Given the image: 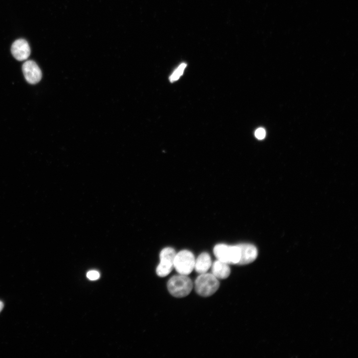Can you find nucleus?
<instances>
[{
	"label": "nucleus",
	"mask_w": 358,
	"mask_h": 358,
	"mask_svg": "<svg viewBox=\"0 0 358 358\" xmlns=\"http://www.w3.org/2000/svg\"><path fill=\"white\" fill-rule=\"evenodd\" d=\"M195 258L189 251L181 250L176 255L174 262V268L179 274L188 275L194 269Z\"/></svg>",
	"instance_id": "obj_4"
},
{
	"label": "nucleus",
	"mask_w": 358,
	"mask_h": 358,
	"mask_svg": "<svg viewBox=\"0 0 358 358\" xmlns=\"http://www.w3.org/2000/svg\"><path fill=\"white\" fill-rule=\"evenodd\" d=\"M167 287L172 295L181 298L190 293L193 288V283L187 275L179 274L173 276L169 280Z\"/></svg>",
	"instance_id": "obj_1"
},
{
	"label": "nucleus",
	"mask_w": 358,
	"mask_h": 358,
	"mask_svg": "<svg viewBox=\"0 0 358 358\" xmlns=\"http://www.w3.org/2000/svg\"><path fill=\"white\" fill-rule=\"evenodd\" d=\"M213 253L218 260L228 265L238 264L240 258V249L237 245L217 244L213 248Z\"/></svg>",
	"instance_id": "obj_3"
},
{
	"label": "nucleus",
	"mask_w": 358,
	"mask_h": 358,
	"mask_svg": "<svg viewBox=\"0 0 358 358\" xmlns=\"http://www.w3.org/2000/svg\"><path fill=\"white\" fill-rule=\"evenodd\" d=\"M219 282L212 273L200 274L194 282V289L196 293L203 297L213 294L219 288Z\"/></svg>",
	"instance_id": "obj_2"
},
{
	"label": "nucleus",
	"mask_w": 358,
	"mask_h": 358,
	"mask_svg": "<svg viewBox=\"0 0 358 358\" xmlns=\"http://www.w3.org/2000/svg\"><path fill=\"white\" fill-rule=\"evenodd\" d=\"M211 264L210 255L206 252H203L195 260L194 269L199 274L206 273L210 268Z\"/></svg>",
	"instance_id": "obj_9"
},
{
	"label": "nucleus",
	"mask_w": 358,
	"mask_h": 358,
	"mask_svg": "<svg viewBox=\"0 0 358 358\" xmlns=\"http://www.w3.org/2000/svg\"><path fill=\"white\" fill-rule=\"evenodd\" d=\"M3 307V303L2 301H0V312L2 310Z\"/></svg>",
	"instance_id": "obj_14"
},
{
	"label": "nucleus",
	"mask_w": 358,
	"mask_h": 358,
	"mask_svg": "<svg viewBox=\"0 0 358 358\" xmlns=\"http://www.w3.org/2000/svg\"><path fill=\"white\" fill-rule=\"evenodd\" d=\"M256 137L260 140L263 139L266 136V131L263 128H258L255 132Z\"/></svg>",
	"instance_id": "obj_13"
},
{
	"label": "nucleus",
	"mask_w": 358,
	"mask_h": 358,
	"mask_svg": "<svg viewBox=\"0 0 358 358\" xmlns=\"http://www.w3.org/2000/svg\"><path fill=\"white\" fill-rule=\"evenodd\" d=\"M176 255V251L171 247L165 248L161 251L160 254V262L156 268L158 275L165 277L172 271Z\"/></svg>",
	"instance_id": "obj_5"
},
{
	"label": "nucleus",
	"mask_w": 358,
	"mask_h": 358,
	"mask_svg": "<svg viewBox=\"0 0 358 358\" xmlns=\"http://www.w3.org/2000/svg\"><path fill=\"white\" fill-rule=\"evenodd\" d=\"M22 72L26 80L29 84L38 83L42 77V73L37 64L33 61L25 62L22 67Z\"/></svg>",
	"instance_id": "obj_6"
},
{
	"label": "nucleus",
	"mask_w": 358,
	"mask_h": 358,
	"mask_svg": "<svg viewBox=\"0 0 358 358\" xmlns=\"http://www.w3.org/2000/svg\"><path fill=\"white\" fill-rule=\"evenodd\" d=\"M186 65L185 63L181 64L170 76L169 79L171 82L177 81L182 75Z\"/></svg>",
	"instance_id": "obj_11"
},
{
	"label": "nucleus",
	"mask_w": 358,
	"mask_h": 358,
	"mask_svg": "<svg viewBox=\"0 0 358 358\" xmlns=\"http://www.w3.org/2000/svg\"><path fill=\"white\" fill-rule=\"evenodd\" d=\"M87 277L91 280H97L100 277V273L97 270H90L87 273Z\"/></svg>",
	"instance_id": "obj_12"
},
{
	"label": "nucleus",
	"mask_w": 358,
	"mask_h": 358,
	"mask_svg": "<svg viewBox=\"0 0 358 358\" xmlns=\"http://www.w3.org/2000/svg\"><path fill=\"white\" fill-rule=\"evenodd\" d=\"M230 268L228 264L217 260L212 266V274L217 279H225L230 275Z\"/></svg>",
	"instance_id": "obj_10"
},
{
	"label": "nucleus",
	"mask_w": 358,
	"mask_h": 358,
	"mask_svg": "<svg viewBox=\"0 0 358 358\" xmlns=\"http://www.w3.org/2000/svg\"><path fill=\"white\" fill-rule=\"evenodd\" d=\"M11 52L13 56L18 61L26 60L30 54L28 42L23 39L15 40L12 44Z\"/></svg>",
	"instance_id": "obj_8"
},
{
	"label": "nucleus",
	"mask_w": 358,
	"mask_h": 358,
	"mask_svg": "<svg viewBox=\"0 0 358 358\" xmlns=\"http://www.w3.org/2000/svg\"><path fill=\"white\" fill-rule=\"evenodd\" d=\"M237 245L240 252V258L238 265H247L256 260L258 250L254 245L251 244H240Z\"/></svg>",
	"instance_id": "obj_7"
}]
</instances>
